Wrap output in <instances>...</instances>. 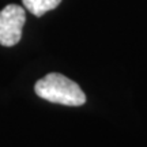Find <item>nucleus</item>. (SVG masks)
<instances>
[{"mask_svg": "<svg viewBox=\"0 0 147 147\" xmlns=\"http://www.w3.org/2000/svg\"><path fill=\"white\" fill-rule=\"evenodd\" d=\"M34 91L40 98L59 105L82 106L86 102L79 84L59 72H51L37 80Z\"/></svg>", "mask_w": 147, "mask_h": 147, "instance_id": "nucleus-1", "label": "nucleus"}, {"mask_svg": "<svg viewBox=\"0 0 147 147\" xmlns=\"http://www.w3.org/2000/svg\"><path fill=\"white\" fill-rule=\"evenodd\" d=\"M26 12L22 5L7 4L0 11V45L14 47L22 38Z\"/></svg>", "mask_w": 147, "mask_h": 147, "instance_id": "nucleus-2", "label": "nucleus"}, {"mask_svg": "<svg viewBox=\"0 0 147 147\" xmlns=\"http://www.w3.org/2000/svg\"><path fill=\"white\" fill-rule=\"evenodd\" d=\"M60 3L61 0H22L25 8L36 16H42L48 11L55 10Z\"/></svg>", "mask_w": 147, "mask_h": 147, "instance_id": "nucleus-3", "label": "nucleus"}]
</instances>
